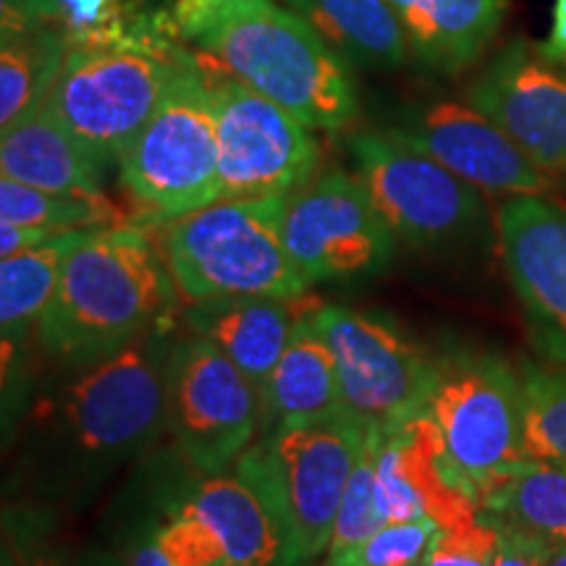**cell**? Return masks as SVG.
<instances>
[{
    "instance_id": "6da1fadb",
    "label": "cell",
    "mask_w": 566,
    "mask_h": 566,
    "mask_svg": "<svg viewBox=\"0 0 566 566\" xmlns=\"http://www.w3.org/2000/svg\"><path fill=\"white\" fill-rule=\"evenodd\" d=\"M176 338L168 325L84 365L34 412L45 470L101 480L145 454L166 430V375Z\"/></svg>"
},
{
    "instance_id": "7a4b0ae2",
    "label": "cell",
    "mask_w": 566,
    "mask_h": 566,
    "mask_svg": "<svg viewBox=\"0 0 566 566\" xmlns=\"http://www.w3.org/2000/svg\"><path fill=\"white\" fill-rule=\"evenodd\" d=\"M176 300L174 275L147 231L95 229L69 252L34 336L53 359L84 367L168 325Z\"/></svg>"
},
{
    "instance_id": "3957f363",
    "label": "cell",
    "mask_w": 566,
    "mask_h": 566,
    "mask_svg": "<svg viewBox=\"0 0 566 566\" xmlns=\"http://www.w3.org/2000/svg\"><path fill=\"white\" fill-rule=\"evenodd\" d=\"M197 45L226 74L315 132H342L359 116L352 66L289 6L275 0L233 6L212 21Z\"/></svg>"
},
{
    "instance_id": "277c9868",
    "label": "cell",
    "mask_w": 566,
    "mask_h": 566,
    "mask_svg": "<svg viewBox=\"0 0 566 566\" xmlns=\"http://www.w3.org/2000/svg\"><path fill=\"white\" fill-rule=\"evenodd\" d=\"M283 205L286 197L218 200L163 223L158 247L184 302L307 294L283 244Z\"/></svg>"
},
{
    "instance_id": "5b68a950",
    "label": "cell",
    "mask_w": 566,
    "mask_h": 566,
    "mask_svg": "<svg viewBox=\"0 0 566 566\" xmlns=\"http://www.w3.org/2000/svg\"><path fill=\"white\" fill-rule=\"evenodd\" d=\"M365 436V424L349 415L281 424L233 464L263 488L279 516L283 566H310L328 554Z\"/></svg>"
},
{
    "instance_id": "8992f818",
    "label": "cell",
    "mask_w": 566,
    "mask_h": 566,
    "mask_svg": "<svg viewBox=\"0 0 566 566\" xmlns=\"http://www.w3.org/2000/svg\"><path fill=\"white\" fill-rule=\"evenodd\" d=\"M118 181L142 218L168 223L221 200L210 82L189 59L118 158Z\"/></svg>"
},
{
    "instance_id": "52a82bcc",
    "label": "cell",
    "mask_w": 566,
    "mask_h": 566,
    "mask_svg": "<svg viewBox=\"0 0 566 566\" xmlns=\"http://www.w3.org/2000/svg\"><path fill=\"white\" fill-rule=\"evenodd\" d=\"M424 412L436 424L446 475L478 509L488 483L527 459L522 370L499 354L472 352L438 363Z\"/></svg>"
},
{
    "instance_id": "ba28073f",
    "label": "cell",
    "mask_w": 566,
    "mask_h": 566,
    "mask_svg": "<svg viewBox=\"0 0 566 566\" xmlns=\"http://www.w3.org/2000/svg\"><path fill=\"white\" fill-rule=\"evenodd\" d=\"M192 55L134 45L69 48L45 108L105 168L118 163Z\"/></svg>"
},
{
    "instance_id": "9c48e42d",
    "label": "cell",
    "mask_w": 566,
    "mask_h": 566,
    "mask_svg": "<svg viewBox=\"0 0 566 566\" xmlns=\"http://www.w3.org/2000/svg\"><path fill=\"white\" fill-rule=\"evenodd\" d=\"M352 158L396 239L417 250L478 242L488 229L483 192L412 145L384 132L354 134Z\"/></svg>"
},
{
    "instance_id": "30bf717a",
    "label": "cell",
    "mask_w": 566,
    "mask_h": 566,
    "mask_svg": "<svg viewBox=\"0 0 566 566\" xmlns=\"http://www.w3.org/2000/svg\"><path fill=\"white\" fill-rule=\"evenodd\" d=\"M166 430L184 464L218 475L263 430V399L250 378L202 336H176L166 375Z\"/></svg>"
},
{
    "instance_id": "8fae6325",
    "label": "cell",
    "mask_w": 566,
    "mask_h": 566,
    "mask_svg": "<svg viewBox=\"0 0 566 566\" xmlns=\"http://www.w3.org/2000/svg\"><path fill=\"white\" fill-rule=\"evenodd\" d=\"M216 111L221 200L289 197L321 168V142L313 126L265 95L233 80L208 76Z\"/></svg>"
},
{
    "instance_id": "7c38bea8",
    "label": "cell",
    "mask_w": 566,
    "mask_h": 566,
    "mask_svg": "<svg viewBox=\"0 0 566 566\" xmlns=\"http://www.w3.org/2000/svg\"><path fill=\"white\" fill-rule=\"evenodd\" d=\"M313 321L336 357L346 415L391 433L428 409L438 363L394 325L338 304H315Z\"/></svg>"
},
{
    "instance_id": "4fadbf2b",
    "label": "cell",
    "mask_w": 566,
    "mask_h": 566,
    "mask_svg": "<svg viewBox=\"0 0 566 566\" xmlns=\"http://www.w3.org/2000/svg\"><path fill=\"white\" fill-rule=\"evenodd\" d=\"M283 244L313 286L384 271L396 237L357 174L325 171L286 197Z\"/></svg>"
},
{
    "instance_id": "5bb4252c",
    "label": "cell",
    "mask_w": 566,
    "mask_h": 566,
    "mask_svg": "<svg viewBox=\"0 0 566 566\" xmlns=\"http://www.w3.org/2000/svg\"><path fill=\"white\" fill-rule=\"evenodd\" d=\"M495 239L537 357L566 365V205L548 195L506 197Z\"/></svg>"
},
{
    "instance_id": "9a60e30c",
    "label": "cell",
    "mask_w": 566,
    "mask_h": 566,
    "mask_svg": "<svg viewBox=\"0 0 566 566\" xmlns=\"http://www.w3.org/2000/svg\"><path fill=\"white\" fill-rule=\"evenodd\" d=\"M467 103L501 126L554 181H566V69L516 38L480 71Z\"/></svg>"
},
{
    "instance_id": "2e32d148",
    "label": "cell",
    "mask_w": 566,
    "mask_h": 566,
    "mask_svg": "<svg viewBox=\"0 0 566 566\" xmlns=\"http://www.w3.org/2000/svg\"><path fill=\"white\" fill-rule=\"evenodd\" d=\"M391 137L491 195H551L556 181L527 158L514 139L470 103L433 101L388 126Z\"/></svg>"
},
{
    "instance_id": "e0dca14e",
    "label": "cell",
    "mask_w": 566,
    "mask_h": 566,
    "mask_svg": "<svg viewBox=\"0 0 566 566\" xmlns=\"http://www.w3.org/2000/svg\"><path fill=\"white\" fill-rule=\"evenodd\" d=\"M378 509L386 522L430 516L441 530L478 520L480 509L451 483L428 412L384 433L378 451Z\"/></svg>"
},
{
    "instance_id": "ac0fdd59",
    "label": "cell",
    "mask_w": 566,
    "mask_h": 566,
    "mask_svg": "<svg viewBox=\"0 0 566 566\" xmlns=\"http://www.w3.org/2000/svg\"><path fill=\"white\" fill-rule=\"evenodd\" d=\"M313 307H307V294L294 300L229 296V300L192 302L184 313V321L192 334L221 349L250 378L263 399L281 354L292 342L294 325Z\"/></svg>"
},
{
    "instance_id": "d6986e66",
    "label": "cell",
    "mask_w": 566,
    "mask_h": 566,
    "mask_svg": "<svg viewBox=\"0 0 566 566\" xmlns=\"http://www.w3.org/2000/svg\"><path fill=\"white\" fill-rule=\"evenodd\" d=\"M388 6L415 59L433 74L459 76L483 59L509 0H388Z\"/></svg>"
},
{
    "instance_id": "ffe728a7",
    "label": "cell",
    "mask_w": 566,
    "mask_h": 566,
    "mask_svg": "<svg viewBox=\"0 0 566 566\" xmlns=\"http://www.w3.org/2000/svg\"><path fill=\"white\" fill-rule=\"evenodd\" d=\"M221 537L233 566H283V533L263 488L233 472L202 475L181 501Z\"/></svg>"
},
{
    "instance_id": "44dd1931",
    "label": "cell",
    "mask_w": 566,
    "mask_h": 566,
    "mask_svg": "<svg viewBox=\"0 0 566 566\" xmlns=\"http://www.w3.org/2000/svg\"><path fill=\"white\" fill-rule=\"evenodd\" d=\"M105 166L84 150L42 105L0 132V174L59 195L103 192Z\"/></svg>"
},
{
    "instance_id": "7402d4cb",
    "label": "cell",
    "mask_w": 566,
    "mask_h": 566,
    "mask_svg": "<svg viewBox=\"0 0 566 566\" xmlns=\"http://www.w3.org/2000/svg\"><path fill=\"white\" fill-rule=\"evenodd\" d=\"M313 310L294 325L292 342L283 349L268 380L263 394V433H271L281 424L346 415L336 357L313 321Z\"/></svg>"
},
{
    "instance_id": "603a6c76",
    "label": "cell",
    "mask_w": 566,
    "mask_h": 566,
    "mask_svg": "<svg viewBox=\"0 0 566 566\" xmlns=\"http://www.w3.org/2000/svg\"><path fill=\"white\" fill-rule=\"evenodd\" d=\"M480 514L548 551H564L566 462L533 457L514 462L488 483Z\"/></svg>"
},
{
    "instance_id": "cb8c5ba5",
    "label": "cell",
    "mask_w": 566,
    "mask_h": 566,
    "mask_svg": "<svg viewBox=\"0 0 566 566\" xmlns=\"http://www.w3.org/2000/svg\"><path fill=\"white\" fill-rule=\"evenodd\" d=\"M323 34L349 66L396 71L409 59V42L388 0H286Z\"/></svg>"
},
{
    "instance_id": "d4e9b609",
    "label": "cell",
    "mask_w": 566,
    "mask_h": 566,
    "mask_svg": "<svg viewBox=\"0 0 566 566\" xmlns=\"http://www.w3.org/2000/svg\"><path fill=\"white\" fill-rule=\"evenodd\" d=\"M66 53L55 27H0V132L45 105Z\"/></svg>"
},
{
    "instance_id": "484cf974",
    "label": "cell",
    "mask_w": 566,
    "mask_h": 566,
    "mask_svg": "<svg viewBox=\"0 0 566 566\" xmlns=\"http://www.w3.org/2000/svg\"><path fill=\"white\" fill-rule=\"evenodd\" d=\"M92 231L59 233L32 250L0 258V331L6 349L30 338L32 331L38 334L69 252Z\"/></svg>"
},
{
    "instance_id": "4316f807",
    "label": "cell",
    "mask_w": 566,
    "mask_h": 566,
    "mask_svg": "<svg viewBox=\"0 0 566 566\" xmlns=\"http://www.w3.org/2000/svg\"><path fill=\"white\" fill-rule=\"evenodd\" d=\"M0 221L32 226L53 237L66 231L108 229L124 226L122 210L105 192L59 195L27 187L9 176H0Z\"/></svg>"
},
{
    "instance_id": "83f0119b",
    "label": "cell",
    "mask_w": 566,
    "mask_h": 566,
    "mask_svg": "<svg viewBox=\"0 0 566 566\" xmlns=\"http://www.w3.org/2000/svg\"><path fill=\"white\" fill-rule=\"evenodd\" d=\"M55 27L69 48L82 45H134L150 51H174L134 0H53Z\"/></svg>"
},
{
    "instance_id": "f1b7e54d",
    "label": "cell",
    "mask_w": 566,
    "mask_h": 566,
    "mask_svg": "<svg viewBox=\"0 0 566 566\" xmlns=\"http://www.w3.org/2000/svg\"><path fill=\"white\" fill-rule=\"evenodd\" d=\"M520 370L527 457L566 462V365L525 363Z\"/></svg>"
},
{
    "instance_id": "f546056e",
    "label": "cell",
    "mask_w": 566,
    "mask_h": 566,
    "mask_svg": "<svg viewBox=\"0 0 566 566\" xmlns=\"http://www.w3.org/2000/svg\"><path fill=\"white\" fill-rule=\"evenodd\" d=\"M380 441H384V430L367 428L363 451H359L357 464L346 485V493L338 506L334 541H331L328 556L342 554V551L352 548L354 543L365 541L375 530L386 525L384 514L378 509V451Z\"/></svg>"
},
{
    "instance_id": "4dcf8cb0",
    "label": "cell",
    "mask_w": 566,
    "mask_h": 566,
    "mask_svg": "<svg viewBox=\"0 0 566 566\" xmlns=\"http://www.w3.org/2000/svg\"><path fill=\"white\" fill-rule=\"evenodd\" d=\"M438 533H441V525L430 516L386 522L352 548L331 554L325 566H420Z\"/></svg>"
},
{
    "instance_id": "1f68e13d",
    "label": "cell",
    "mask_w": 566,
    "mask_h": 566,
    "mask_svg": "<svg viewBox=\"0 0 566 566\" xmlns=\"http://www.w3.org/2000/svg\"><path fill=\"white\" fill-rule=\"evenodd\" d=\"M499 551L501 527L480 514L464 525L441 530L420 566H493Z\"/></svg>"
},
{
    "instance_id": "d6a6232c",
    "label": "cell",
    "mask_w": 566,
    "mask_h": 566,
    "mask_svg": "<svg viewBox=\"0 0 566 566\" xmlns=\"http://www.w3.org/2000/svg\"><path fill=\"white\" fill-rule=\"evenodd\" d=\"M242 3H254V0H174L171 27L184 40L197 42L205 30H210L212 21Z\"/></svg>"
},
{
    "instance_id": "836d02e7",
    "label": "cell",
    "mask_w": 566,
    "mask_h": 566,
    "mask_svg": "<svg viewBox=\"0 0 566 566\" xmlns=\"http://www.w3.org/2000/svg\"><path fill=\"white\" fill-rule=\"evenodd\" d=\"M551 551L530 537L501 527V551L493 566H546Z\"/></svg>"
},
{
    "instance_id": "e575fe53",
    "label": "cell",
    "mask_w": 566,
    "mask_h": 566,
    "mask_svg": "<svg viewBox=\"0 0 566 566\" xmlns=\"http://www.w3.org/2000/svg\"><path fill=\"white\" fill-rule=\"evenodd\" d=\"M3 24L0 27H51L53 0H3Z\"/></svg>"
},
{
    "instance_id": "d590c367",
    "label": "cell",
    "mask_w": 566,
    "mask_h": 566,
    "mask_svg": "<svg viewBox=\"0 0 566 566\" xmlns=\"http://www.w3.org/2000/svg\"><path fill=\"white\" fill-rule=\"evenodd\" d=\"M537 51L551 63L566 69V0H554V9H551V30L546 40L537 42Z\"/></svg>"
},
{
    "instance_id": "8d00e7d4",
    "label": "cell",
    "mask_w": 566,
    "mask_h": 566,
    "mask_svg": "<svg viewBox=\"0 0 566 566\" xmlns=\"http://www.w3.org/2000/svg\"><path fill=\"white\" fill-rule=\"evenodd\" d=\"M3 566H63L61 558L53 551H40V548H9L6 546Z\"/></svg>"
},
{
    "instance_id": "74e56055",
    "label": "cell",
    "mask_w": 566,
    "mask_h": 566,
    "mask_svg": "<svg viewBox=\"0 0 566 566\" xmlns=\"http://www.w3.org/2000/svg\"><path fill=\"white\" fill-rule=\"evenodd\" d=\"M546 566H566V548L564 551H551V558Z\"/></svg>"
},
{
    "instance_id": "f35d334b",
    "label": "cell",
    "mask_w": 566,
    "mask_h": 566,
    "mask_svg": "<svg viewBox=\"0 0 566 566\" xmlns=\"http://www.w3.org/2000/svg\"><path fill=\"white\" fill-rule=\"evenodd\" d=\"M90 566H113V564H111V562H103V558H95V562H92ZM116 566H118V564H116ZM124 566H126V564H124Z\"/></svg>"
}]
</instances>
